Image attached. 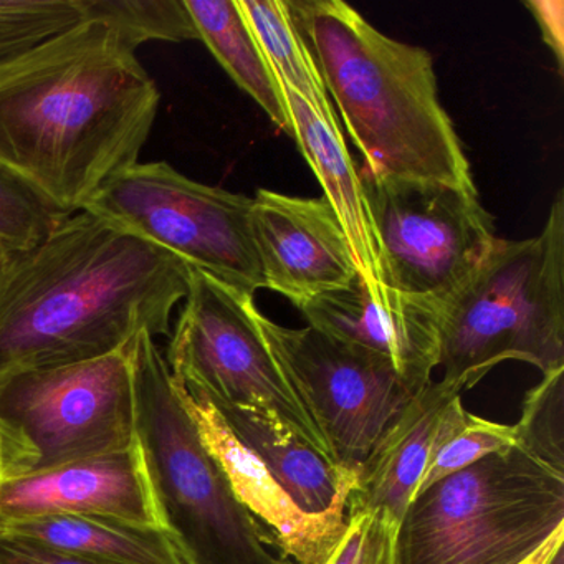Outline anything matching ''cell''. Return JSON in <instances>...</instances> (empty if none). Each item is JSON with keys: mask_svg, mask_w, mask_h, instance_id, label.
Here are the masks:
<instances>
[{"mask_svg": "<svg viewBox=\"0 0 564 564\" xmlns=\"http://www.w3.org/2000/svg\"><path fill=\"white\" fill-rule=\"evenodd\" d=\"M250 209V197L197 183L158 161L115 176L85 210L253 296L263 279Z\"/></svg>", "mask_w": 564, "mask_h": 564, "instance_id": "9", "label": "cell"}, {"mask_svg": "<svg viewBox=\"0 0 564 564\" xmlns=\"http://www.w3.org/2000/svg\"><path fill=\"white\" fill-rule=\"evenodd\" d=\"M250 230L263 289L285 296L296 308L346 289L359 275L348 237L325 197L302 199L259 189Z\"/></svg>", "mask_w": 564, "mask_h": 564, "instance_id": "12", "label": "cell"}, {"mask_svg": "<svg viewBox=\"0 0 564 564\" xmlns=\"http://www.w3.org/2000/svg\"><path fill=\"white\" fill-rule=\"evenodd\" d=\"M186 8L199 41L209 48L220 67L280 130L293 137L282 85L243 15L239 0H186Z\"/></svg>", "mask_w": 564, "mask_h": 564, "instance_id": "20", "label": "cell"}, {"mask_svg": "<svg viewBox=\"0 0 564 564\" xmlns=\"http://www.w3.org/2000/svg\"><path fill=\"white\" fill-rule=\"evenodd\" d=\"M514 429L521 452L564 477V368L528 392Z\"/></svg>", "mask_w": 564, "mask_h": 564, "instance_id": "23", "label": "cell"}, {"mask_svg": "<svg viewBox=\"0 0 564 564\" xmlns=\"http://www.w3.org/2000/svg\"><path fill=\"white\" fill-rule=\"evenodd\" d=\"M176 382V381H174ZM207 451L219 462L237 500L256 518L270 541L293 564H326L348 523V501H338L325 513H306L285 488L243 447L216 408L197 392L176 382Z\"/></svg>", "mask_w": 564, "mask_h": 564, "instance_id": "13", "label": "cell"}, {"mask_svg": "<svg viewBox=\"0 0 564 564\" xmlns=\"http://www.w3.org/2000/svg\"><path fill=\"white\" fill-rule=\"evenodd\" d=\"M0 533L111 564H186L160 527L105 517H39L0 524Z\"/></svg>", "mask_w": 564, "mask_h": 564, "instance_id": "19", "label": "cell"}, {"mask_svg": "<svg viewBox=\"0 0 564 564\" xmlns=\"http://www.w3.org/2000/svg\"><path fill=\"white\" fill-rule=\"evenodd\" d=\"M564 541V524H561L557 530H554L550 536L546 538L541 546H538L530 556L524 557L521 563L518 564H547L553 560L554 554L560 547H563Z\"/></svg>", "mask_w": 564, "mask_h": 564, "instance_id": "30", "label": "cell"}, {"mask_svg": "<svg viewBox=\"0 0 564 564\" xmlns=\"http://www.w3.org/2000/svg\"><path fill=\"white\" fill-rule=\"evenodd\" d=\"M517 445L514 424H500V422L487 421V419L470 414L465 427L454 437L444 442L432 455L414 497L437 484L442 478L451 477V475L484 460L488 455L517 448Z\"/></svg>", "mask_w": 564, "mask_h": 564, "instance_id": "26", "label": "cell"}, {"mask_svg": "<svg viewBox=\"0 0 564 564\" xmlns=\"http://www.w3.org/2000/svg\"><path fill=\"white\" fill-rule=\"evenodd\" d=\"M82 21L78 0H0V61Z\"/></svg>", "mask_w": 564, "mask_h": 564, "instance_id": "24", "label": "cell"}, {"mask_svg": "<svg viewBox=\"0 0 564 564\" xmlns=\"http://www.w3.org/2000/svg\"><path fill=\"white\" fill-rule=\"evenodd\" d=\"M213 405L237 441L262 462L303 511L325 513L338 501H348L356 471L335 464L295 432L259 412Z\"/></svg>", "mask_w": 564, "mask_h": 564, "instance_id": "18", "label": "cell"}, {"mask_svg": "<svg viewBox=\"0 0 564 564\" xmlns=\"http://www.w3.org/2000/svg\"><path fill=\"white\" fill-rule=\"evenodd\" d=\"M300 312L310 328L391 362L415 389L432 381L438 365V306L369 286L361 275Z\"/></svg>", "mask_w": 564, "mask_h": 564, "instance_id": "14", "label": "cell"}, {"mask_svg": "<svg viewBox=\"0 0 564 564\" xmlns=\"http://www.w3.org/2000/svg\"><path fill=\"white\" fill-rule=\"evenodd\" d=\"M514 359L544 375L564 368V194L540 236L495 240L487 257L438 308L444 381L474 388Z\"/></svg>", "mask_w": 564, "mask_h": 564, "instance_id": "4", "label": "cell"}, {"mask_svg": "<svg viewBox=\"0 0 564 564\" xmlns=\"http://www.w3.org/2000/svg\"><path fill=\"white\" fill-rule=\"evenodd\" d=\"M359 177L381 256L382 285L441 308L497 240L477 191L366 170Z\"/></svg>", "mask_w": 564, "mask_h": 564, "instance_id": "10", "label": "cell"}, {"mask_svg": "<svg viewBox=\"0 0 564 564\" xmlns=\"http://www.w3.org/2000/svg\"><path fill=\"white\" fill-rule=\"evenodd\" d=\"M183 302L164 356L174 381L213 404L259 412L333 460L263 339L253 296L191 269Z\"/></svg>", "mask_w": 564, "mask_h": 564, "instance_id": "8", "label": "cell"}, {"mask_svg": "<svg viewBox=\"0 0 564 564\" xmlns=\"http://www.w3.org/2000/svg\"><path fill=\"white\" fill-rule=\"evenodd\" d=\"M68 216L0 170V246L21 253L47 239Z\"/></svg>", "mask_w": 564, "mask_h": 564, "instance_id": "25", "label": "cell"}, {"mask_svg": "<svg viewBox=\"0 0 564 564\" xmlns=\"http://www.w3.org/2000/svg\"><path fill=\"white\" fill-rule=\"evenodd\" d=\"M57 514L117 518L161 528L137 444L0 481V524Z\"/></svg>", "mask_w": 564, "mask_h": 564, "instance_id": "15", "label": "cell"}, {"mask_svg": "<svg viewBox=\"0 0 564 564\" xmlns=\"http://www.w3.org/2000/svg\"><path fill=\"white\" fill-rule=\"evenodd\" d=\"M561 524L564 477L511 448L412 498L395 564H518Z\"/></svg>", "mask_w": 564, "mask_h": 564, "instance_id": "6", "label": "cell"}, {"mask_svg": "<svg viewBox=\"0 0 564 564\" xmlns=\"http://www.w3.org/2000/svg\"><path fill=\"white\" fill-rule=\"evenodd\" d=\"M134 378V444L143 460L160 524L186 564H293L269 550L256 518L237 500L181 401L154 338L130 345Z\"/></svg>", "mask_w": 564, "mask_h": 564, "instance_id": "5", "label": "cell"}, {"mask_svg": "<svg viewBox=\"0 0 564 564\" xmlns=\"http://www.w3.org/2000/svg\"><path fill=\"white\" fill-rule=\"evenodd\" d=\"M15 253L9 252L4 247L0 246V280L4 279L6 272H8L9 265H11L12 257Z\"/></svg>", "mask_w": 564, "mask_h": 564, "instance_id": "31", "label": "cell"}, {"mask_svg": "<svg viewBox=\"0 0 564 564\" xmlns=\"http://www.w3.org/2000/svg\"><path fill=\"white\" fill-rule=\"evenodd\" d=\"M0 564H111L55 550L14 534L0 533Z\"/></svg>", "mask_w": 564, "mask_h": 564, "instance_id": "28", "label": "cell"}, {"mask_svg": "<svg viewBox=\"0 0 564 564\" xmlns=\"http://www.w3.org/2000/svg\"><path fill=\"white\" fill-rule=\"evenodd\" d=\"M398 528L388 511L348 514L345 533L326 564H395Z\"/></svg>", "mask_w": 564, "mask_h": 564, "instance_id": "27", "label": "cell"}, {"mask_svg": "<svg viewBox=\"0 0 564 564\" xmlns=\"http://www.w3.org/2000/svg\"><path fill=\"white\" fill-rule=\"evenodd\" d=\"M191 267L80 210L0 280V376L94 361L171 332Z\"/></svg>", "mask_w": 564, "mask_h": 564, "instance_id": "2", "label": "cell"}, {"mask_svg": "<svg viewBox=\"0 0 564 564\" xmlns=\"http://www.w3.org/2000/svg\"><path fill=\"white\" fill-rule=\"evenodd\" d=\"M368 173L475 189L434 62L341 0H286Z\"/></svg>", "mask_w": 564, "mask_h": 564, "instance_id": "3", "label": "cell"}, {"mask_svg": "<svg viewBox=\"0 0 564 564\" xmlns=\"http://www.w3.org/2000/svg\"><path fill=\"white\" fill-rule=\"evenodd\" d=\"M84 21L110 25L128 47L199 41L186 0H78Z\"/></svg>", "mask_w": 564, "mask_h": 564, "instance_id": "22", "label": "cell"}, {"mask_svg": "<svg viewBox=\"0 0 564 564\" xmlns=\"http://www.w3.org/2000/svg\"><path fill=\"white\" fill-rule=\"evenodd\" d=\"M257 322L286 382L322 432L333 460L358 471L421 389L386 359L310 326L285 328L260 312Z\"/></svg>", "mask_w": 564, "mask_h": 564, "instance_id": "11", "label": "cell"}, {"mask_svg": "<svg viewBox=\"0 0 564 564\" xmlns=\"http://www.w3.org/2000/svg\"><path fill=\"white\" fill-rule=\"evenodd\" d=\"M547 564H564V547H560Z\"/></svg>", "mask_w": 564, "mask_h": 564, "instance_id": "32", "label": "cell"}, {"mask_svg": "<svg viewBox=\"0 0 564 564\" xmlns=\"http://www.w3.org/2000/svg\"><path fill=\"white\" fill-rule=\"evenodd\" d=\"M130 346L94 361L0 376V481L134 445Z\"/></svg>", "mask_w": 564, "mask_h": 564, "instance_id": "7", "label": "cell"}, {"mask_svg": "<svg viewBox=\"0 0 564 564\" xmlns=\"http://www.w3.org/2000/svg\"><path fill=\"white\" fill-rule=\"evenodd\" d=\"M282 90L292 118L293 138L322 184L325 199L338 216L359 275L372 289L384 286L381 256L369 219L361 177L349 156L345 138L326 124L295 91L285 85H282Z\"/></svg>", "mask_w": 564, "mask_h": 564, "instance_id": "17", "label": "cell"}, {"mask_svg": "<svg viewBox=\"0 0 564 564\" xmlns=\"http://www.w3.org/2000/svg\"><path fill=\"white\" fill-rule=\"evenodd\" d=\"M462 392L441 379L429 382L412 398L356 471L348 514L381 510L401 521L432 455L470 417L462 404Z\"/></svg>", "mask_w": 564, "mask_h": 564, "instance_id": "16", "label": "cell"}, {"mask_svg": "<svg viewBox=\"0 0 564 564\" xmlns=\"http://www.w3.org/2000/svg\"><path fill=\"white\" fill-rule=\"evenodd\" d=\"M543 35L544 44L556 57L557 68L564 67V2L563 0H527L524 2Z\"/></svg>", "mask_w": 564, "mask_h": 564, "instance_id": "29", "label": "cell"}, {"mask_svg": "<svg viewBox=\"0 0 564 564\" xmlns=\"http://www.w3.org/2000/svg\"><path fill=\"white\" fill-rule=\"evenodd\" d=\"M239 6L280 84L295 91L326 124L341 133L325 82L286 2L239 0Z\"/></svg>", "mask_w": 564, "mask_h": 564, "instance_id": "21", "label": "cell"}, {"mask_svg": "<svg viewBox=\"0 0 564 564\" xmlns=\"http://www.w3.org/2000/svg\"><path fill=\"white\" fill-rule=\"evenodd\" d=\"M137 51L100 21L0 61V170L65 216L140 163L160 110Z\"/></svg>", "mask_w": 564, "mask_h": 564, "instance_id": "1", "label": "cell"}]
</instances>
